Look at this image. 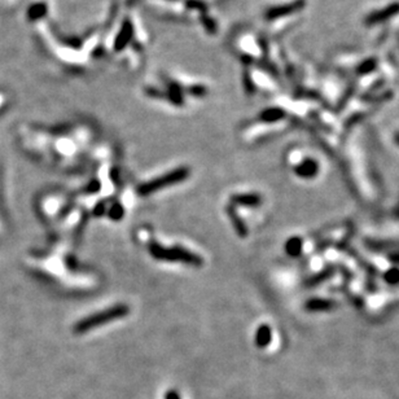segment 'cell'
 Returning a JSON list of instances; mask_svg holds the SVG:
<instances>
[{
    "instance_id": "8fae6325",
    "label": "cell",
    "mask_w": 399,
    "mask_h": 399,
    "mask_svg": "<svg viewBox=\"0 0 399 399\" xmlns=\"http://www.w3.org/2000/svg\"><path fill=\"white\" fill-rule=\"evenodd\" d=\"M282 117H284V112L280 109H270L262 113V120L266 122H275V120H282Z\"/></svg>"
},
{
    "instance_id": "2e32d148",
    "label": "cell",
    "mask_w": 399,
    "mask_h": 399,
    "mask_svg": "<svg viewBox=\"0 0 399 399\" xmlns=\"http://www.w3.org/2000/svg\"><path fill=\"white\" fill-rule=\"evenodd\" d=\"M396 142L399 146V134H396Z\"/></svg>"
},
{
    "instance_id": "9a60e30c",
    "label": "cell",
    "mask_w": 399,
    "mask_h": 399,
    "mask_svg": "<svg viewBox=\"0 0 399 399\" xmlns=\"http://www.w3.org/2000/svg\"><path fill=\"white\" fill-rule=\"evenodd\" d=\"M165 399H180V396H179L176 390H168V393L165 394Z\"/></svg>"
},
{
    "instance_id": "8992f818",
    "label": "cell",
    "mask_w": 399,
    "mask_h": 399,
    "mask_svg": "<svg viewBox=\"0 0 399 399\" xmlns=\"http://www.w3.org/2000/svg\"><path fill=\"white\" fill-rule=\"evenodd\" d=\"M231 201L234 205L254 208L262 204V197L256 194H238L231 197Z\"/></svg>"
},
{
    "instance_id": "5bb4252c",
    "label": "cell",
    "mask_w": 399,
    "mask_h": 399,
    "mask_svg": "<svg viewBox=\"0 0 399 399\" xmlns=\"http://www.w3.org/2000/svg\"><path fill=\"white\" fill-rule=\"evenodd\" d=\"M105 212H106V206H105V204L98 202V205L95 206V209H94V216H104Z\"/></svg>"
},
{
    "instance_id": "5b68a950",
    "label": "cell",
    "mask_w": 399,
    "mask_h": 399,
    "mask_svg": "<svg viewBox=\"0 0 399 399\" xmlns=\"http://www.w3.org/2000/svg\"><path fill=\"white\" fill-rule=\"evenodd\" d=\"M272 341V330L270 328L268 324H260L256 330V337L254 342L258 348H266Z\"/></svg>"
},
{
    "instance_id": "30bf717a",
    "label": "cell",
    "mask_w": 399,
    "mask_h": 399,
    "mask_svg": "<svg viewBox=\"0 0 399 399\" xmlns=\"http://www.w3.org/2000/svg\"><path fill=\"white\" fill-rule=\"evenodd\" d=\"M398 6H389V8H386V10H381V12L378 13H374V16H370V18L368 20L370 22H377V21H382V20L388 18V17L393 16V14H396V12H398Z\"/></svg>"
},
{
    "instance_id": "4fadbf2b",
    "label": "cell",
    "mask_w": 399,
    "mask_h": 399,
    "mask_svg": "<svg viewBox=\"0 0 399 399\" xmlns=\"http://www.w3.org/2000/svg\"><path fill=\"white\" fill-rule=\"evenodd\" d=\"M384 280L389 285L399 284V268L393 267V268L388 270L384 274Z\"/></svg>"
},
{
    "instance_id": "ba28073f",
    "label": "cell",
    "mask_w": 399,
    "mask_h": 399,
    "mask_svg": "<svg viewBox=\"0 0 399 399\" xmlns=\"http://www.w3.org/2000/svg\"><path fill=\"white\" fill-rule=\"evenodd\" d=\"M284 249L289 256L297 258V256H301L302 250H304V240L300 236H293V238L286 240Z\"/></svg>"
},
{
    "instance_id": "7a4b0ae2",
    "label": "cell",
    "mask_w": 399,
    "mask_h": 399,
    "mask_svg": "<svg viewBox=\"0 0 399 399\" xmlns=\"http://www.w3.org/2000/svg\"><path fill=\"white\" fill-rule=\"evenodd\" d=\"M149 254L157 260H168V262H182L184 264L200 267L202 264V258L194 252L187 250L182 246L165 248L157 242L149 245Z\"/></svg>"
},
{
    "instance_id": "277c9868",
    "label": "cell",
    "mask_w": 399,
    "mask_h": 399,
    "mask_svg": "<svg viewBox=\"0 0 399 399\" xmlns=\"http://www.w3.org/2000/svg\"><path fill=\"white\" fill-rule=\"evenodd\" d=\"M320 166L319 162L314 158H304L294 168V174L304 180H310L319 175Z\"/></svg>"
},
{
    "instance_id": "9c48e42d",
    "label": "cell",
    "mask_w": 399,
    "mask_h": 399,
    "mask_svg": "<svg viewBox=\"0 0 399 399\" xmlns=\"http://www.w3.org/2000/svg\"><path fill=\"white\" fill-rule=\"evenodd\" d=\"M227 212H228V216H230V219L232 220V224H234V228L236 230V232H238V236H241V238H245V236L248 234V230H246V226H245L244 222H242V219H241L240 216L236 214V212H234V208H228Z\"/></svg>"
},
{
    "instance_id": "6da1fadb",
    "label": "cell",
    "mask_w": 399,
    "mask_h": 399,
    "mask_svg": "<svg viewBox=\"0 0 399 399\" xmlns=\"http://www.w3.org/2000/svg\"><path fill=\"white\" fill-rule=\"evenodd\" d=\"M130 314V308L124 304H114L112 308H106V310L98 311L96 314H92L90 316L83 318L80 319L78 323L74 326V333L76 334H82V333L90 332V330H95L102 326V324L110 323L114 320H120L122 318H126Z\"/></svg>"
},
{
    "instance_id": "52a82bcc",
    "label": "cell",
    "mask_w": 399,
    "mask_h": 399,
    "mask_svg": "<svg viewBox=\"0 0 399 399\" xmlns=\"http://www.w3.org/2000/svg\"><path fill=\"white\" fill-rule=\"evenodd\" d=\"M334 304L332 301L324 300V298H312L308 300L304 304V308L311 312H322V311H328L333 308Z\"/></svg>"
},
{
    "instance_id": "3957f363",
    "label": "cell",
    "mask_w": 399,
    "mask_h": 399,
    "mask_svg": "<svg viewBox=\"0 0 399 399\" xmlns=\"http://www.w3.org/2000/svg\"><path fill=\"white\" fill-rule=\"evenodd\" d=\"M190 175V168H179L175 170L170 171L168 174H164L161 176L156 178L153 180L148 182V183L140 184L138 187V194L140 196H149V194H156L160 190H164L166 187H171L174 184L182 183L187 179Z\"/></svg>"
},
{
    "instance_id": "7c38bea8",
    "label": "cell",
    "mask_w": 399,
    "mask_h": 399,
    "mask_svg": "<svg viewBox=\"0 0 399 399\" xmlns=\"http://www.w3.org/2000/svg\"><path fill=\"white\" fill-rule=\"evenodd\" d=\"M108 216H109V218L113 219V220H120V219H122V218H124V206L120 205V204H118V202L113 204V205H112L110 208H109Z\"/></svg>"
}]
</instances>
